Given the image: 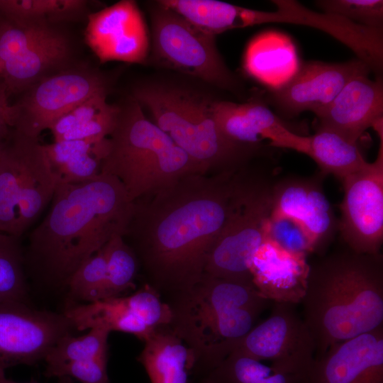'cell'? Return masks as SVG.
Returning <instances> with one entry per match:
<instances>
[{"label": "cell", "mask_w": 383, "mask_h": 383, "mask_svg": "<svg viewBox=\"0 0 383 383\" xmlns=\"http://www.w3.org/2000/svg\"><path fill=\"white\" fill-rule=\"evenodd\" d=\"M238 171L189 174L133 202L123 238L144 284L164 301L201 279L230 213Z\"/></svg>", "instance_id": "1"}, {"label": "cell", "mask_w": 383, "mask_h": 383, "mask_svg": "<svg viewBox=\"0 0 383 383\" xmlns=\"http://www.w3.org/2000/svg\"><path fill=\"white\" fill-rule=\"evenodd\" d=\"M50 202L23 250L25 270L48 286L66 288L85 260L114 235H124L133 201L118 179L100 173L59 182Z\"/></svg>", "instance_id": "2"}, {"label": "cell", "mask_w": 383, "mask_h": 383, "mask_svg": "<svg viewBox=\"0 0 383 383\" xmlns=\"http://www.w3.org/2000/svg\"><path fill=\"white\" fill-rule=\"evenodd\" d=\"M315 356L383 326V257L336 250L309 265L301 301Z\"/></svg>", "instance_id": "3"}, {"label": "cell", "mask_w": 383, "mask_h": 383, "mask_svg": "<svg viewBox=\"0 0 383 383\" xmlns=\"http://www.w3.org/2000/svg\"><path fill=\"white\" fill-rule=\"evenodd\" d=\"M165 301L172 314L168 326L194 353L192 381L219 365L271 303L253 282L206 274L191 289Z\"/></svg>", "instance_id": "4"}, {"label": "cell", "mask_w": 383, "mask_h": 383, "mask_svg": "<svg viewBox=\"0 0 383 383\" xmlns=\"http://www.w3.org/2000/svg\"><path fill=\"white\" fill-rule=\"evenodd\" d=\"M119 106L100 173L113 176L130 199L150 194L201 168L154 122L133 98Z\"/></svg>", "instance_id": "5"}, {"label": "cell", "mask_w": 383, "mask_h": 383, "mask_svg": "<svg viewBox=\"0 0 383 383\" xmlns=\"http://www.w3.org/2000/svg\"><path fill=\"white\" fill-rule=\"evenodd\" d=\"M133 99L145 106L154 123L184 150L205 174L238 171L268 147L243 145L226 138L217 126L211 102L179 88L143 86Z\"/></svg>", "instance_id": "6"}, {"label": "cell", "mask_w": 383, "mask_h": 383, "mask_svg": "<svg viewBox=\"0 0 383 383\" xmlns=\"http://www.w3.org/2000/svg\"><path fill=\"white\" fill-rule=\"evenodd\" d=\"M273 172L237 174L231 209L208 259L204 274L253 282L250 267L268 226L275 183Z\"/></svg>", "instance_id": "7"}, {"label": "cell", "mask_w": 383, "mask_h": 383, "mask_svg": "<svg viewBox=\"0 0 383 383\" xmlns=\"http://www.w3.org/2000/svg\"><path fill=\"white\" fill-rule=\"evenodd\" d=\"M59 182L38 138L11 128L0 145V231L20 238L51 201Z\"/></svg>", "instance_id": "8"}, {"label": "cell", "mask_w": 383, "mask_h": 383, "mask_svg": "<svg viewBox=\"0 0 383 383\" xmlns=\"http://www.w3.org/2000/svg\"><path fill=\"white\" fill-rule=\"evenodd\" d=\"M152 11L155 57L163 65L214 86L233 89L238 82L221 59L215 36L207 34L169 8Z\"/></svg>", "instance_id": "9"}, {"label": "cell", "mask_w": 383, "mask_h": 383, "mask_svg": "<svg viewBox=\"0 0 383 383\" xmlns=\"http://www.w3.org/2000/svg\"><path fill=\"white\" fill-rule=\"evenodd\" d=\"M107 91L105 78L84 66H72L48 76L21 92L10 104V127L38 138L65 113L94 94Z\"/></svg>", "instance_id": "10"}, {"label": "cell", "mask_w": 383, "mask_h": 383, "mask_svg": "<svg viewBox=\"0 0 383 383\" xmlns=\"http://www.w3.org/2000/svg\"><path fill=\"white\" fill-rule=\"evenodd\" d=\"M296 304L273 302L269 316L234 345L238 351L303 380L315 357L311 335Z\"/></svg>", "instance_id": "11"}, {"label": "cell", "mask_w": 383, "mask_h": 383, "mask_svg": "<svg viewBox=\"0 0 383 383\" xmlns=\"http://www.w3.org/2000/svg\"><path fill=\"white\" fill-rule=\"evenodd\" d=\"M374 131L379 138L376 160L340 181L338 228L346 247L371 255L381 254L383 243V128Z\"/></svg>", "instance_id": "12"}, {"label": "cell", "mask_w": 383, "mask_h": 383, "mask_svg": "<svg viewBox=\"0 0 383 383\" xmlns=\"http://www.w3.org/2000/svg\"><path fill=\"white\" fill-rule=\"evenodd\" d=\"M63 313L75 330L124 332L143 342L157 328L168 326L172 317L169 305L147 284L128 296L69 306Z\"/></svg>", "instance_id": "13"}, {"label": "cell", "mask_w": 383, "mask_h": 383, "mask_svg": "<svg viewBox=\"0 0 383 383\" xmlns=\"http://www.w3.org/2000/svg\"><path fill=\"white\" fill-rule=\"evenodd\" d=\"M73 330L63 313L38 310L26 301H0V369L44 360Z\"/></svg>", "instance_id": "14"}, {"label": "cell", "mask_w": 383, "mask_h": 383, "mask_svg": "<svg viewBox=\"0 0 383 383\" xmlns=\"http://www.w3.org/2000/svg\"><path fill=\"white\" fill-rule=\"evenodd\" d=\"M370 72L359 59L339 63L306 62L285 85L270 90L269 101L279 116L287 118L308 111L316 114L326 108L351 79Z\"/></svg>", "instance_id": "15"}, {"label": "cell", "mask_w": 383, "mask_h": 383, "mask_svg": "<svg viewBox=\"0 0 383 383\" xmlns=\"http://www.w3.org/2000/svg\"><path fill=\"white\" fill-rule=\"evenodd\" d=\"M325 176L276 179L271 219H287L305 234L311 252L326 250L338 228L332 207L322 188Z\"/></svg>", "instance_id": "16"}, {"label": "cell", "mask_w": 383, "mask_h": 383, "mask_svg": "<svg viewBox=\"0 0 383 383\" xmlns=\"http://www.w3.org/2000/svg\"><path fill=\"white\" fill-rule=\"evenodd\" d=\"M84 38L102 63H142L149 49L147 27L137 4L132 0H122L89 13Z\"/></svg>", "instance_id": "17"}, {"label": "cell", "mask_w": 383, "mask_h": 383, "mask_svg": "<svg viewBox=\"0 0 383 383\" xmlns=\"http://www.w3.org/2000/svg\"><path fill=\"white\" fill-rule=\"evenodd\" d=\"M211 111L219 130L233 142L257 145L267 140L272 148L308 154L309 136L293 132L260 100L242 104L212 101Z\"/></svg>", "instance_id": "18"}, {"label": "cell", "mask_w": 383, "mask_h": 383, "mask_svg": "<svg viewBox=\"0 0 383 383\" xmlns=\"http://www.w3.org/2000/svg\"><path fill=\"white\" fill-rule=\"evenodd\" d=\"M302 383H383V326L315 356Z\"/></svg>", "instance_id": "19"}, {"label": "cell", "mask_w": 383, "mask_h": 383, "mask_svg": "<svg viewBox=\"0 0 383 383\" xmlns=\"http://www.w3.org/2000/svg\"><path fill=\"white\" fill-rule=\"evenodd\" d=\"M369 74L351 79L326 108L315 114L316 129L335 132L357 143L367 128L383 118L382 78L372 80Z\"/></svg>", "instance_id": "20"}, {"label": "cell", "mask_w": 383, "mask_h": 383, "mask_svg": "<svg viewBox=\"0 0 383 383\" xmlns=\"http://www.w3.org/2000/svg\"><path fill=\"white\" fill-rule=\"evenodd\" d=\"M309 265L306 256L289 252L267 233L250 267L257 290L272 302L301 303Z\"/></svg>", "instance_id": "21"}, {"label": "cell", "mask_w": 383, "mask_h": 383, "mask_svg": "<svg viewBox=\"0 0 383 383\" xmlns=\"http://www.w3.org/2000/svg\"><path fill=\"white\" fill-rule=\"evenodd\" d=\"M74 46L60 28L1 66L2 84L10 94H20L37 82L72 66Z\"/></svg>", "instance_id": "22"}, {"label": "cell", "mask_w": 383, "mask_h": 383, "mask_svg": "<svg viewBox=\"0 0 383 383\" xmlns=\"http://www.w3.org/2000/svg\"><path fill=\"white\" fill-rule=\"evenodd\" d=\"M301 63L289 37L274 30L263 32L249 43L244 55L246 72L270 90L285 85Z\"/></svg>", "instance_id": "23"}, {"label": "cell", "mask_w": 383, "mask_h": 383, "mask_svg": "<svg viewBox=\"0 0 383 383\" xmlns=\"http://www.w3.org/2000/svg\"><path fill=\"white\" fill-rule=\"evenodd\" d=\"M143 343L137 360L151 383H189L194 353L168 326L157 328Z\"/></svg>", "instance_id": "24"}, {"label": "cell", "mask_w": 383, "mask_h": 383, "mask_svg": "<svg viewBox=\"0 0 383 383\" xmlns=\"http://www.w3.org/2000/svg\"><path fill=\"white\" fill-rule=\"evenodd\" d=\"M203 32L216 35L230 29L257 25V10L215 0H162Z\"/></svg>", "instance_id": "25"}, {"label": "cell", "mask_w": 383, "mask_h": 383, "mask_svg": "<svg viewBox=\"0 0 383 383\" xmlns=\"http://www.w3.org/2000/svg\"><path fill=\"white\" fill-rule=\"evenodd\" d=\"M307 155L316 162L320 173L324 176L333 174L340 181L368 162L358 143L350 142L335 132L323 129H316L309 136Z\"/></svg>", "instance_id": "26"}, {"label": "cell", "mask_w": 383, "mask_h": 383, "mask_svg": "<svg viewBox=\"0 0 383 383\" xmlns=\"http://www.w3.org/2000/svg\"><path fill=\"white\" fill-rule=\"evenodd\" d=\"M192 381V380H191ZM196 383H302L296 375L279 371L262 361L232 351Z\"/></svg>", "instance_id": "27"}, {"label": "cell", "mask_w": 383, "mask_h": 383, "mask_svg": "<svg viewBox=\"0 0 383 383\" xmlns=\"http://www.w3.org/2000/svg\"><path fill=\"white\" fill-rule=\"evenodd\" d=\"M84 0H0V17L13 23L59 25L86 14Z\"/></svg>", "instance_id": "28"}, {"label": "cell", "mask_w": 383, "mask_h": 383, "mask_svg": "<svg viewBox=\"0 0 383 383\" xmlns=\"http://www.w3.org/2000/svg\"><path fill=\"white\" fill-rule=\"evenodd\" d=\"M106 259V277L101 299L121 296L135 288L139 270L138 259L122 235H116L103 247Z\"/></svg>", "instance_id": "29"}, {"label": "cell", "mask_w": 383, "mask_h": 383, "mask_svg": "<svg viewBox=\"0 0 383 383\" xmlns=\"http://www.w3.org/2000/svg\"><path fill=\"white\" fill-rule=\"evenodd\" d=\"M23 250L20 238L0 231V301L28 302Z\"/></svg>", "instance_id": "30"}, {"label": "cell", "mask_w": 383, "mask_h": 383, "mask_svg": "<svg viewBox=\"0 0 383 383\" xmlns=\"http://www.w3.org/2000/svg\"><path fill=\"white\" fill-rule=\"evenodd\" d=\"M109 333L104 329L92 328L82 336L74 337L72 333L63 336L46 355L44 359L45 367L108 357Z\"/></svg>", "instance_id": "31"}, {"label": "cell", "mask_w": 383, "mask_h": 383, "mask_svg": "<svg viewBox=\"0 0 383 383\" xmlns=\"http://www.w3.org/2000/svg\"><path fill=\"white\" fill-rule=\"evenodd\" d=\"M49 23H13L0 17V67L60 28Z\"/></svg>", "instance_id": "32"}, {"label": "cell", "mask_w": 383, "mask_h": 383, "mask_svg": "<svg viewBox=\"0 0 383 383\" xmlns=\"http://www.w3.org/2000/svg\"><path fill=\"white\" fill-rule=\"evenodd\" d=\"M106 277V259L102 248L74 272L67 282L68 296L74 301L87 304L101 299Z\"/></svg>", "instance_id": "33"}, {"label": "cell", "mask_w": 383, "mask_h": 383, "mask_svg": "<svg viewBox=\"0 0 383 383\" xmlns=\"http://www.w3.org/2000/svg\"><path fill=\"white\" fill-rule=\"evenodd\" d=\"M316 4L324 13L339 16L354 23L372 28H383L382 0H321Z\"/></svg>", "instance_id": "34"}, {"label": "cell", "mask_w": 383, "mask_h": 383, "mask_svg": "<svg viewBox=\"0 0 383 383\" xmlns=\"http://www.w3.org/2000/svg\"><path fill=\"white\" fill-rule=\"evenodd\" d=\"M107 91L99 92L79 104L61 116L50 129L55 141H58L73 128L94 118L109 104Z\"/></svg>", "instance_id": "35"}, {"label": "cell", "mask_w": 383, "mask_h": 383, "mask_svg": "<svg viewBox=\"0 0 383 383\" xmlns=\"http://www.w3.org/2000/svg\"><path fill=\"white\" fill-rule=\"evenodd\" d=\"M107 362L108 357L67 362L45 367V375L58 378L68 377L81 383H109Z\"/></svg>", "instance_id": "36"}, {"label": "cell", "mask_w": 383, "mask_h": 383, "mask_svg": "<svg viewBox=\"0 0 383 383\" xmlns=\"http://www.w3.org/2000/svg\"><path fill=\"white\" fill-rule=\"evenodd\" d=\"M267 233L279 246L289 252L305 256L311 253L305 234L290 221L270 218Z\"/></svg>", "instance_id": "37"}, {"label": "cell", "mask_w": 383, "mask_h": 383, "mask_svg": "<svg viewBox=\"0 0 383 383\" xmlns=\"http://www.w3.org/2000/svg\"><path fill=\"white\" fill-rule=\"evenodd\" d=\"M9 96L2 82H0V145L6 140L10 131Z\"/></svg>", "instance_id": "38"}, {"label": "cell", "mask_w": 383, "mask_h": 383, "mask_svg": "<svg viewBox=\"0 0 383 383\" xmlns=\"http://www.w3.org/2000/svg\"><path fill=\"white\" fill-rule=\"evenodd\" d=\"M0 383H21L12 381L6 377L5 374V370L0 369ZM26 383H37L35 382H26Z\"/></svg>", "instance_id": "39"}, {"label": "cell", "mask_w": 383, "mask_h": 383, "mask_svg": "<svg viewBox=\"0 0 383 383\" xmlns=\"http://www.w3.org/2000/svg\"><path fill=\"white\" fill-rule=\"evenodd\" d=\"M59 383H73V382L70 377H63L59 378Z\"/></svg>", "instance_id": "40"}, {"label": "cell", "mask_w": 383, "mask_h": 383, "mask_svg": "<svg viewBox=\"0 0 383 383\" xmlns=\"http://www.w3.org/2000/svg\"><path fill=\"white\" fill-rule=\"evenodd\" d=\"M258 23H259V11H258Z\"/></svg>", "instance_id": "41"}, {"label": "cell", "mask_w": 383, "mask_h": 383, "mask_svg": "<svg viewBox=\"0 0 383 383\" xmlns=\"http://www.w3.org/2000/svg\"><path fill=\"white\" fill-rule=\"evenodd\" d=\"M189 383H196V382H194L190 381Z\"/></svg>", "instance_id": "42"}, {"label": "cell", "mask_w": 383, "mask_h": 383, "mask_svg": "<svg viewBox=\"0 0 383 383\" xmlns=\"http://www.w3.org/2000/svg\"><path fill=\"white\" fill-rule=\"evenodd\" d=\"M0 74H1V67H0Z\"/></svg>", "instance_id": "43"}]
</instances>
